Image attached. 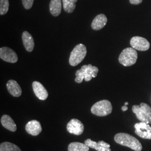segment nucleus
<instances>
[{
  "mask_svg": "<svg viewBox=\"0 0 151 151\" xmlns=\"http://www.w3.org/2000/svg\"><path fill=\"white\" fill-rule=\"evenodd\" d=\"M128 105V103H127V102H126V103H125V105Z\"/></svg>",
  "mask_w": 151,
  "mask_h": 151,
  "instance_id": "cd10ccee",
  "label": "nucleus"
},
{
  "mask_svg": "<svg viewBox=\"0 0 151 151\" xmlns=\"http://www.w3.org/2000/svg\"><path fill=\"white\" fill-rule=\"evenodd\" d=\"M0 58L1 60L11 63L17 62L18 57L16 53L8 47H2L0 49Z\"/></svg>",
  "mask_w": 151,
  "mask_h": 151,
  "instance_id": "1a4fd4ad",
  "label": "nucleus"
},
{
  "mask_svg": "<svg viewBox=\"0 0 151 151\" xmlns=\"http://www.w3.org/2000/svg\"><path fill=\"white\" fill-rule=\"evenodd\" d=\"M50 12L53 16H59L62 9L61 0H51L49 5Z\"/></svg>",
  "mask_w": 151,
  "mask_h": 151,
  "instance_id": "f3484780",
  "label": "nucleus"
},
{
  "mask_svg": "<svg viewBox=\"0 0 151 151\" xmlns=\"http://www.w3.org/2000/svg\"><path fill=\"white\" fill-rule=\"evenodd\" d=\"M90 147L84 143L72 142L68 145V151H89Z\"/></svg>",
  "mask_w": 151,
  "mask_h": 151,
  "instance_id": "a211bd4d",
  "label": "nucleus"
},
{
  "mask_svg": "<svg viewBox=\"0 0 151 151\" xmlns=\"http://www.w3.org/2000/svg\"><path fill=\"white\" fill-rule=\"evenodd\" d=\"M138 58V54L136 50L133 48H127L122 52L119 57L120 64L125 67L134 65Z\"/></svg>",
  "mask_w": 151,
  "mask_h": 151,
  "instance_id": "7ed1b4c3",
  "label": "nucleus"
},
{
  "mask_svg": "<svg viewBox=\"0 0 151 151\" xmlns=\"http://www.w3.org/2000/svg\"><path fill=\"white\" fill-rule=\"evenodd\" d=\"M34 0H22V2L24 8L27 10H29L32 7Z\"/></svg>",
  "mask_w": 151,
  "mask_h": 151,
  "instance_id": "b1692460",
  "label": "nucleus"
},
{
  "mask_svg": "<svg viewBox=\"0 0 151 151\" xmlns=\"http://www.w3.org/2000/svg\"><path fill=\"white\" fill-rule=\"evenodd\" d=\"M76 78L75 81L76 82L78 83H81L82 82L83 80H84V76L83 75L82 71H81V69L77 70L76 72Z\"/></svg>",
  "mask_w": 151,
  "mask_h": 151,
  "instance_id": "5701e85b",
  "label": "nucleus"
},
{
  "mask_svg": "<svg viewBox=\"0 0 151 151\" xmlns=\"http://www.w3.org/2000/svg\"><path fill=\"white\" fill-rule=\"evenodd\" d=\"M87 54L86 46L83 44L77 45L70 53L69 63L72 66H76L84 60Z\"/></svg>",
  "mask_w": 151,
  "mask_h": 151,
  "instance_id": "39448f33",
  "label": "nucleus"
},
{
  "mask_svg": "<svg viewBox=\"0 0 151 151\" xmlns=\"http://www.w3.org/2000/svg\"><path fill=\"white\" fill-rule=\"evenodd\" d=\"M113 106L107 100H103L95 103L91 109L92 113L98 116H105L111 113Z\"/></svg>",
  "mask_w": 151,
  "mask_h": 151,
  "instance_id": "20e7f679",
  "label": "nucleus"
},
{
  "mask_svg": "<svg viewBox=\"0 0 151 151\" xmlns=\"http://www.w3.org/2000/svg\"><path fill=\"white\" fill-rule=\"evenodd\" d=\"M130 45L133 48L140 51H146L150 47L149 42L143 37H134L130 40Z\"/></svg>",
  "mask_w": 151,
  "mask_h": 151,
  "instance_id": "0eeeda50",
  "label": "nucleus"
},
{
  "mask_svg": "<svg viewBox=\"0 0 151 151\" xmlns=\"http://www.w3.org/2000/svg\"><path fill=\"white\" fill-rule=\"evenodd\" d=\"M32 89L35 95L39 99L45 100L48 96V93L43 85L38 81L32 82Z\"/></svg>",
  "mask_w": 151,
  "mask_h": 151,
  "instance_id": "9b49d317",
  "label": "nucleus"
},
{
  "mask_svg": "<svg viewBox=\"0 0 151 151\" xmlns=\"http://www.w3.org/2000/svg\"><path fill=\"white\" fill-rule=\"evenodd\" d=\"M1 123L2 126L11 132H16L17 129L16 125L13 119L8 115H4L1 117Z\"/></svg>",
  "mask_w": 151,
  "mask_h": 151,
  "instance_id": "dca6fc26",
  "label": "nucleus"
},
{
  "mask_svg": "<svg viewBox=\"0 0 151 151\" xmlns=\"http://www.w3.org/2000/svg\"><path fill=\"white\" fill-rule=\"evenodd\" d=\"M8 91L14 97H18L22 95V88L18 83L14 80H9L6 84Z\"/></svg>",
  "mask_w": 151,
  "mask_h": 151,
  "instance_id": "ddd939ff",
  "label": "nucleus"
},
{
  "mask_svg": "<svg viewBox=\"0 0 151 151\" xmlns=\"http://www.w3.org/2000/svg\"><path fill=\"white\" fill-rule=\"evenodd\" d=\"M63 2V9L67 13L73 12L76 8V3L77 0H62Z\"/></svg>",
  "mask_w": 151,
  "mask_h": 151,
  "instance_id": "aec40b11",
  "label": "nucleus"
},
{
  "mask_svg": "<svg viewBox=\"0 0 151 151\" xmlns=\"http://www.w3.org/2000/svg\"><path fill=\"white\" fill-rule=\"evenodd\" d=\"M122 110L123 111H127L128 110V107L126 105H124V106L122 107Z\"/></svg>",
  "mask_w": 151,
  "mask_h": 151,
  "instance_id": "bb28decb",
  "label": "nucleus"
},
{
  "mask_svg": "<svg viewBox=\"0 0 151 151\" xmlns=\"http://www.w3.org/2000/svg\"><path fill=\"white\" fill-rule=\"evenodd\" d=\"M85 143L90 148L95 149L97 151H111L110 148H106L101 146L98 142L92 140L91 139H87L85 141Z\"/></svg>",
  "mask_w": 151,
  "mask_h": 151,
  "instance_id": "6ab92c4d",
  "label": "nucleus"
},
{
  "mask_svg": "<svg viewBox=\"0 0 151 151\" xmlns=\"http://www.w3.org/2000/svg\"><path fill=\"white\" fill-rule=\"evenodd\" d=\"M81 71L84 76V80L86 82L91 81L92 78L96 77L99 72L97 67L92 66L91 65H84L82 66Z\"/></svg>",
  "mask_w": 151,
  "mask_h": 151,
  "instance_id": "9d476101",
  "label": "nucleus"
},
{
  "mask_svg": "<svg viewBox=\"0 0 151 151\" xmlns=\"http://www.w3.org/2000/svg\"><path fill=\"white\" fill-rule=\"evenodd\" d=\"M108 22V19L104 14H99L95 17L92 22V29L94 30H99L104 27Z\"/></svg>",
  "mask_w": 151,
  "mask_h": 151,
  "instance_id": "4468645a",
  "label": "nucleus"
},
{
  "mask_svg": "<svg viewBox=\"0 0 151 151\" xmlns=\"http://www.w3.org/2000/svg\"><path fill=\"white\" fill-rule=\"evenodd\" d=\"M25 130L28 134L33 136H37L41 133L42 128L39 122L36 120H32L27 124Z\"/></svg>",
  "mask_w": 151,
  "mask_h": 151,
  "instance_id": "f8f14e48",
  "label": "nucleus"
},
{
  "mask_svg": "<svg viewBox=\"0 0 151 151\" xmlns=\"http://www.w3.org/2000/svg\"><path fill=\"white\" fill-rule=\"evenodd\" d=\"M135 134L139 137L146 139H151V127L145 122H140L134 125Z\"/></svg>",
  "mask_w": 151,
  "mask_h": 151,
  "instance_id": "423d86ee",
  "label": "nucleus"
},
{
  "mask_svg": "<svg viewBox=\"0 0 151 151\" xmlns=\"http://www.w3.org/2000/svg\"><path fill=\"white\" fill-rule=\"evenodd\" d=\"M115 141L122 146L128 147L135 151H141L142 146L134 137L124 133H119L115 135Z\"/></svg>",
  "mask_w": 151,
  "mask_h": 151,
  "instance_id": "f257e3e1",
  "label": "nucleus"
},
{
  "mask_svg": "<svg viewBox=\"0 0 151 151\" xmlns=\"http://www.w3.org/2000/svg\"><path fill=\"white\" fill-rule=\"evenodd\" d=\"M0 151H22V150L15 145L9 142H5L1 143Z\"/></svg>",
  "mask_w": 151,
  "mask_h": 151,
  "instance_id": "412c9836",
  "label": "nucleus"
},
{
  "mask_svg": "<svg viewBox=\"0 0 151 151\" xmlns=\"http://www.w3.org/2000/svg\"><path fill=\"white\" fill-rule=\"evenodd\" d=\"M98 143L101 145V146L104 147V148H110V145L109 144H108L107 143L105 142L103 140H100V141H99Z\"/></svg>",
  "mask_w": 151,
  "mask_h": 151,
  "instance_id": "393cba45",
  "label": "nucleus"
},
{
  "mask_svg": "<svg viewBox=\"0 0 151 151\" xmlns=\"http://www.w3.org/2000/svg\"><path fill=\"white\" fill-rule=\"evenodd\" d=\"M132 110L140 122L151 124V108L148 104L142 103L140 105H133Z\"/></svg>",
  "mask_w": 151,
  "mask_h": 151,
  "instance_id": "f03ea898",
  "label": "nucleus"
},
{
  "mask_svg": "<svg viewBox=\"0 0 151 151\" xmlns=\"http://www.w3.org/2000/svg\"><path fill=\"white\" fill-rule=\"evenodd\" d=\"M67 130L70 134L81 135L84 131V125L79 120L72 119L67 125Z\"/></svg>",
  "mask_w": 151,
  "mask_h": 151,
  "instance_id": "6e6552de",
  "label": "nucleus"
},
{
  "mask_svg": "<svg viewBox=\"0 0 151 151\" xmlns=\"http://www.w3.org/2000/svg\"><path fill=\"white\" fill-rule=\"evenodd\" d=\"M143 0H129L130 3L132 5H139L142 2Z\"/></svg>",
  "mask_w": 151,
  "mask_h": 151,
  "instance_id": "a878e982",
  "label": "nucleus"
},
{
  "mask_svg": "<svg viewBox=\"0 0 151 151\" xmlns=\"http://www.w3.org/2000/svg\"><path fill=\"white\" fill-rule=\"evenodd\" d=\"M24 46L27 52H32L34 48V41L32 35L27 32H24L22 35Z\"/></svg>",
  "mask_w": 151,
  "mask_h": 151,
  "instance_id": "2eb2a0df",
  "label": "nucleus"
},
{
  "mask_svg": "<svg viewBox=\"0 0 151 151\" xmlns=\"http://www.w3.org/2000/svg\"><path fill=\"white\" fill-rule=\"evenodd\" d=\"M9 8V0H0V15H4L7 12Z\"/></svg>",
  "mask_w": 151,
  "mask_h": 151,
  "instance_id": "4be33fe9",
  "label": "nucleus"
}]
</instances>
